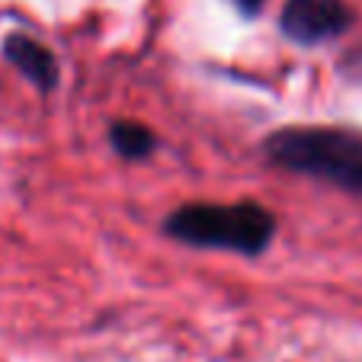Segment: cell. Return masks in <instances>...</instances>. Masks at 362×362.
Listing matches in <instances>:
<instances>
[{
	"instance_id": "1",
	"label": "cell",
	"mask_w": 362,
	"mask_h": 362,
	"mask_svg": "<svg viewBox=\"0 0 362 362\" xmlns=\"http://www.w3.org/2000/svg\"><path fill=\"white\" fill-rule=\"evenodd\" d=\"M267 164L362 196V135L334 125H288L263 141Z\"/></svg>"
},
{
	"instance_id": "2",
	"label": "cell",
	"mask_w": 362,
	"mask_h": 362,
	"mask_svg": "<svg viewBox=\"0 0 362 362\" xmlns=\"http://www.w3.org/2000/svg\"><path fill=\"white\" fill-rule=\"evenodd\" d=\"M164 231L186 247L260 257L273 244L276 215L260 202H189L167 215Z\"/></svg>"
},
{
	"instance_id": "3",
	"label": "cell",
	"mask_w": 362,
	"mask_h": 362,
	"mask_svg": "<svg viewBox=\"0 0 362 362\" xmlns=\"http://www.w3.org/2000/svg\"><path fill=\"white\" fill-rule=\"evenodd\" d=\"M356 13L346 0H286L279 16L282 35L298 45H321L343 35L353 26Z\"/></svg>"
},
{
	"instance_id": "4",
	"label": "cell",
	"mask_w": 362,
	"mask_h": 362,
	"mask_svg": "<svg viewBox=\"0 0 362 362\" xmlns=\"http://www.w3.org/2000/svg\"><path fill=\"white\" fill-rule=\"evenodd\" d=\"M4 58H7V62L13 64V68L20 71L35 90H42V93H52V90L58 87L55 55H52L39 39H33V35L10 33L7 39H4Z\"/></svg>"
},
{
	"instance_id": "5",
	"label": "cell",
	"mask_w": 362,
	"mask_h": 362,
	"mask_svg": "<svg viewBox=\"0 0 362 362\" xmlns=\"http://www.w3.org/2000/svg\"><path fill=\"white\" fill-rule=\"evenodd\" d=\"M110 144L119 158L125 160H144L151 151L158 148V135L141 122H132V119H119L110 125Z\"/></svg>"
},
{
	"instance_id": "6",
	"label": "cell",
	"mask_w": 362,
	"mask_h": 362,
	"mask_svg": "<svg viewBox=\"0 0 362 362\" xmlns=\"http://www.w3.org/2000/svg\"><path fill=\"white\" fill-rule=\"evenodd\" d=\"M228 4H231V7L238 10V13L253 16V13H260V10H263V4H267V0H228Z\"/></svg>"
}]
</instances>
